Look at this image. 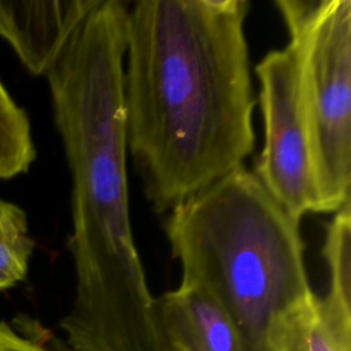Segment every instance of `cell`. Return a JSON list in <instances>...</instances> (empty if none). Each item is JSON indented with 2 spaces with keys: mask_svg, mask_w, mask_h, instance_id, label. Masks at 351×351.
<instances>
[{
  "mask_svg": "<svg viewBox=\"0 0 351 351\" xmlns=\"http://www.w3.org/2000/svg\"><path fill=\"white\" fill-rule=\"evenodd\" d=\"M34 159L29 117L0 81V180L29 171Z\"/></svg>",
  "mask_w": 351,
  "mask_h": 351,
  "instance_id": "9c48e42d",
  "label": "cell"
},
{
  "mask_svg": "<svg viewBox=\"0 0 351 351\" xmlns=\"http://www.w3.org/2000/svg\"><path fill=\"white\" fill-rule=\"evenodd\" d=\"M156 302L174 351H252L233 318L206 289L180 284Z\"/></svg>",
  "mask_w": 351,
  "mask_h": 351,
  "instance_id": "52a82bcc",
  "label": "cell"
},
{
  "mask_svg": "<svg viewBox=\"0 0 351 351\" xmlns=\"http://www.w3.org/2000/svg\"><path fill=\"white\" fill-rule=\"evenodd\" d=\"M351 204L339 208L326 226L322 255L329 270L325 295L333 303L351 308Z\"/></svg>",
  "mask_w": 351,
  "mask_h": 351,
  "instance_id": "8fae6325",
  "label": "cell"
},
{
  "mask_svg": "<svg viewBox=\"0 0 351 351\" xmlns=\"http://www.w3.org/2000/svg\"><path fill=\"white\" fill-rule=\"evenodd\" d=\"M129 7L101 0L47 73L71 177L73 351H174L137 254L128 191L123 62Z\"/></svg>",
  "mask_w": 351,
  "mask_h": 351,
  "instance_id": "6da1fadb",
  "label": "cell"
},
{
  "mask_svg": "<svg viewBox=\"0 0 351 351\" xmlns=\"http://www.w3.org/2000/svg\"><path fill=\"white\" fill-rule=\"evenodd\" d=\"M255 73L265 141L254 174L270 196L300 221L308 213H318V195L296 60L289 47L267 52Z\"/></svg>",
  "mask_w": 351,
  "mask_h": 351,
  "instance_id": "5b68a950",
  "label": "cell"
},
{
  "mask_svg": "<svg viewBox=\"0 0 351 351\" xmlns=\"http://www.w3.org/2000/svg\"><path fill=\"white\" fill-rule=\"evenodd\" d=\"M266 351H351V310L314 293L271 326Z\"/></svg>",
  "mask_w": 351,
  "mask_h": 351,
  "instance_id": "ba28073f",
  "label": "cell"
},
{
  "mask_svg": "<svg viewBox=\"0 0 351 351\" xmlns=\"http://www.w3.org/2000/svg\"><path fill=\"white\" fill-rule=\"evenodd\" d=\"M101 0H0V37L33 75H47Z\"/></svg>",
  "mask_w": 351,
  "mask_h": 351,
  "instance_id": "8992f818",
  "label": "cell"
},
{
  "mask_svg": "<svg viewBox=\"0 0 351 351\" xmlns=\"http://www.w3.org/2000/svg\"><path fill=\"white\" fill-rule=\"evenodd\" d=\"M247 0H140L128 11L126 147L156 213H167L252 152L255 97Z\"/></svg>",
  "mask_w": 351,
  "mask_h": 351,
  "instance_id": "7a4b0ae2",
  "label": "cell"
},
{
  "mask_svg": "<svg viewBox=\"0 0 351 351\" xmlns=\"http://www.w3.org/2000/svg\"><path fill=\"white\" fill-rule=\"evenodd\" d=\"M0 351H55L19 335L10 324L0 322Z\"/></svg>",
  "mask_w": 351,
  "mask_h": 351,
  "instance_id": "7c38bea8",
  "label": "cell"
},
{
  "mask_svg": "<svg viewBox=\"0 0 351 351\" xmlns=\"http://www.w3.org/2000/svg\"><path fill=\"white\" fill-rule=\"evenodd\" d=\"M34 245L25 210L0 197V291L26 278Z\"/></svg>",
  "mask_w": 351,
  "mask_h": 351,
  "instance_id": "30bf717a",
  "label": "cell"
},
{
  "mask_svg": "<svg viewBox=\"0 0 351 351\" xmlns=\"http://www.w3.org/2000/svg\"><path fill=\"white\" fill-rule=\"evenodd\" d=\"M299 225L241 166L170 210L165 230L180 284L206 289L266 351L271 326L314 295Z\"/></svg>",
  "mask_w": 351,
  "mask_h": 351,
  "instance_id": "3957f363",
  "label": "cell"
},
{
  "mask_svg": "<svg viewBox=\"0 0 351 351\" xmlns=\"http://www.w3.org/2000/svg\"><path fill=\"white\" fill-rule=\"evenodd\" d=\"M289 33L307 123L318 213H336L351 186V1L277 0Z\"/></svg>",
  "mask_w": 351,
  "mask_h": 351,
  "instance_id": "277c9868",
  "label": "cell"
}]
</instances>
